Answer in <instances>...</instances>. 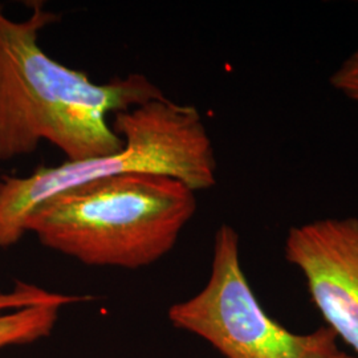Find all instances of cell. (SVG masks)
<instances>
[{"mask_svg":"<svg viewBox=\"0 0 358 358\" xmlns=\"http://www.w3.org/2000/svg\"><path fill=\"white\" fill-rule=\"evenodd\" d=\"M16 22L0 7V162L31 155L51 142L66 161L118 153L124 140L108 113L127 112L165 93L140 73L96 84L87 73L53 60L38 44L40 32L59 22L43 1Z\"/></svg>","mask_w":358,"mask_h":358,"instance_id":"cell-1","label":"cell"},{"mask_svg":"<svg viewBox=\"0 0 358 358\" xmlns=\"http://www.w3.org/2000/svg\"><path fill=\"white\" fill-rule=\"evenodd\" d=\"M196 208V192L178 179L128 173L52 196L26 231L87 266L137 269L173 250Z\"/></svg>","mask_w":358,"mask_h":358,"instance_id":"cell-2","label":"cell"},{"mask_svg":"<svg viewBox=\"0 0 358 358\" xmlns=\"http://www.w3.org/2000/svg\"><path fill=\"white\" fill-rule=\"evenodd\" d=\"M113 125L124 140L118 153L40 166L26 177H1L0 248L24 236L28 217L43 202L92 180L152 173L178 179L195 192L217 185L215 150L195 106L165 96L115 113Z\"/></svg>","mask_w":358,"mask_h":358,"instance_id":"cell-3","label":"cell"},{"mask_svg":"<svg viewBox=\"0 0 358 358\" xmlns=\"http://www.w3.org/2000/svg\"><path fill=\"white\" fill-rule=\"evenodd\" d=\"M239 250L238 232L222 224L203 289L169 310L174 327L199 336L224 358H328L340 352L327 325L294 333L269 316L244 275Z\"/></svg>","mask_w":358,"mask_h":358,"instance_id":"cell-4","label":"cell"},{"mask_svg":"<svg viewBox=\"0 0 358 358\" xmlns=\"http://www.w3.org/2000/svg\"><path fill=\"white\" fill-rule=\"evenodd\" d=\"M284 257L301 273L327 327L358 358V217H319L291 227Z\"/></svg>","mask_w":358,"mask_h":358,"instance_id":"cell-5","label":"cell"},{"mask_svg":"<svg viewBox=\"0 0 358 358\" xmlns=\"http://www.w3.org/2000/svg\"><path fill=\"white\" fill-rule=\"evenodd\" d=\"M63 306L47 304L22 308L0 315V349L31 344L50 336Z\"/></svg>","mask_w":358,"mask_h":358,"instance_id":"cell-6","label":"cell"},{"mask_svg":"<svg viewBox=\"0 0 358 358\" xmlns=\"http://www.w3.org/2000/svg\"><path fill=\"white\" fill-rule=\"evenodd\" d=\"M92 297L90 296L55 294L32 284L17 282L11 292L0 294V315L8 310H17L22 308L35 307V306L59 304L65 307L76 303L88 301Z\"/></svg>","mask_w":358,"mask_h":358,"instance_id":"cell-7","label":"cell"},{"mask_svg":"<svg viewBox=\"0 0 358 358\" xmlns=\"http://www.w3.org/2000/svg\"><path fill=\"white\" fill-rule=\"evenodd\" d=\"M329 84L336 92L358 105V48L334 69Z\"/></svg>","mask_w":358,"mask_h":358,"instance_id":"cell-8","label":"cell"},{"mask_svg":"<svg viewBox=\"0 0 358 358\" xmlns=\"http://www.w3.org/2000/svg\"><path fill=\"white\" fill-rule=\"evenodd\" d=\"M328 358H357L356 356H350V355H346V353H344V352H337L336 355H333L332 357H328Z\"/></svg>","mask_w":358,"mask_h":358,"instance_id":"cell-9","label":"cell"}]
</instances>
